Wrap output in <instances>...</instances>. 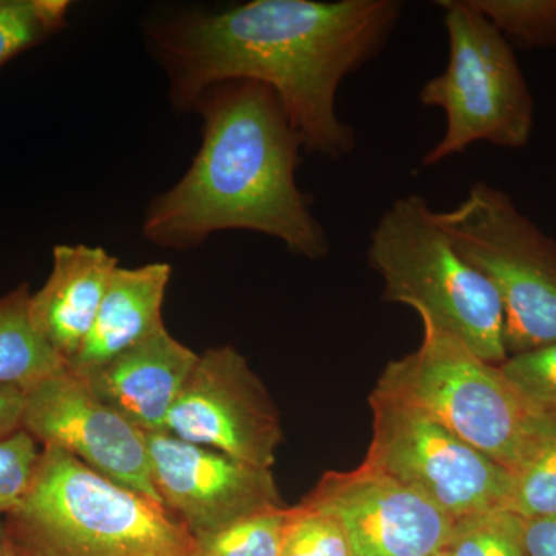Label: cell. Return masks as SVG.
I'll list each match as a JSON object with an SVG mask.
<instances>
[{"label": "cell", "mask_w": 556, "mask_h": 556, "mask_svg": "<svg viewBox=\"0 0 556 556\" xmlns=\"http://www.w3.org/2000/svg\"><path fill=\"white\" fill-rule=\"evenodd\" d=\"M396 0H252L218 13L152 22L148 40L175 109L226 80H252L276 93L311 153L340 160L356 148L340 119L342 80L371 61L396 27Z\"/></svg>", "instance_id": "cell-1"}, {"label": "cell", "mask_w": 556, "mask_h": 556, "mask_svg": "<svg viewBox=\"0 0 556 556\" xmlns=\"http://www.w3.org/2000/svg\"><path fill=\"white\" fill-rule=\"evenodd\" d=\"M192 110L203 121V141L177 185L150 201L146 239L182 251L223 230H252L300 257H327V232L295 177L303 142L276 93L226 80L204 90Z\"/></svg>", "instance_id": "cell-2"}, {"label": "cell", "mask_w": 556, "mask_h": 556, "mask_svg": "<svg viewBox=\"0 0 556 556\" xmlns=\"http://www.w3.org/2000/svg\"><path fill=\"white\" fill-rule=\"evenodd\" d=\"M20 556H189L193 538L163 504L42 447L27 495L0 525Z\"/></svg>", "instance_id": "cell-3"}, {"label": "cell", "mask_w": 556, "mask_h": 556, "mask_svg": "<svg viewBox=\"0 0 556 556\" xmlns=\"http://www.w3.org/2000/svg\"><path fill=\"white\" fill-rule=\"evenodd\" d=\"M420 321L422 343L390 362L376 390L424 409L514 475L556 420L530 407L500 365L477 356L430 318Z\"/></svg>", "instance_id": "cell-4"}, {"label": "cell", "mask_w": 556, "mask_h": 556, "mask_svg": "<svg viewBox=\"0 0 556 556\" xmlns=\"http://www.w3.org/2000/svg\"><path fill=\"white\" fill-rule=\"evenodd\" d=\"M368 262L386 302L430 318L490 364L507 361L495 289L457 254L426 199L409 193L386 208L369 237Z\"/></svg>", "instance_id": "cell-5"}, {"label": "cell", "mask_w": 556, "mask_h": 556, "mask_svg": "<svg viewBox=\"0 0 556 556\" xmlns=\"http://www.w3.org/2000/svg\"><path fill=\"white\" fill-rule=\"evenodd\" d=\"M448 64L420 89L426 108L442 110L445 131L424 156L426 167L477 142L519 149L529 142L535 102L508 40L468 3L442 0Z\"/></svg>", "instance_id": "cell-6"}, {"label": "cell", "mask_w": 556, "mask_h": 556, "mask_svg": "<svg viewBox=\"0 0 556 556\" xmlns=\"http://www.w3.org/2000/svg\"><path fill=\"white\" fill-rule=\"evenodd\" d=\"M439 228L490 281L504 313L507 356L556 343V240L526 217L504 190L475 182Z\"/></svg>", "instance_id": "cell-7"}, {"label": "cell", "mask_w": 556, "mask_h": 556, "mask_svg": "<svg viewBox=\"0 0 556 556\" xmlns=\"http://www.w3.org/2000/svg\"><path fill=\"white\" fill-rule=\"evenodd\" d=\"M364 464L426 497L450 518L507 510L514 475L424 409L372 390Z\"/></svg>", "instance_id": "cell-8"}, {"label": "cell", "mask_w": 556, "mask_h": 556, "mask_svg": "<svg viewBox=\"0 0 556 556\" xmlns=\"http://www.w3.org/2000/svg\"><path fill=\"white\" fill-rule=\"evenodd\" d=\"M166 431L262 468H273L283 441L273 397L232 346L200 354L172 408Z\"/></svg>", "instance_id": "cell-9"}, {"label": "cell", "mask_w": 556, "mask_h": 556, "mask_svg": "<svg viewBox=\"0 0 556 556\" xmlns=\"http://www.w3.org/2000/svg\"><path fill=\"white\" fill-rule=\"evenodd\" d=\"M22 430L75 456L101 477L161 503L148 434L102 402L67 367L24 390Z\"/></svg>", "instance_id": "cell-10"}, {"label": "cell", "mask_w": 556, "mask_h": 556, "mask_svg": "<svg viewBox=\"0 0 556 556\" xmlns=\"http://www.w3.org/2000/svg\"><path fill=\"white\" fill-rule=\"evenodd\" d=\"M148 444L161 503L192 536L283 506L273 468L252 466L167 431L149 433Z\"/></svg>", "instance_id": "cell-11"}, {"label": "cell", "mask_w": 556, "mask_h": 556, "mask_svg": "<svg viewBox=\"0 0 556 556\" xmlns=\"http://www.w3.org/2000/svg\"><path fill=\"white\" fill-rule=\"evenodd\" d=\"M305 500L339 519L351 556H433L447 546L455 522L367 464L328 471Z\"/></svg>", "instance_id": "cell-12"}, {"label": "cell", "mask_w": 556, "mask_h": 556, "mask_svg": "<svg viewBox=\"0 0 556 556\" xmlns=\"http://www.w3.org/2000/svg\"><path fill=\"white\" fill-rule=\"evenodd\" d=\"M199 358L163 328L79 378L139 430L160 433Z\"/></svg>", "instance_id": "cell-13"}, {"label": "cell", "mask_w": 556, "mask_h": 556, "mask_svg": "<svg viewBox=\"0 0 556 556\" xmlns=\"http://www.w3.org/2000/svg\"><path fill=\"white\" fill-rule=\"evenodd\" d=\"M118 258L100 247L58 244L46 283L30 295L33 327L67 365L93 327Z\"/></svg>", "instance_id": "cell-14"}, {"label": "cell", "mask_w": 556, "mask_h": 556, "mask_svg": "<svg viewBox=\"0 0 556 556\" xmlns=\"http://www.w3.org/2000/svg\"><path fill=\"white\" fill-rule=\"evenodd\" d=\"M169 263H149L115 270L89 336L67 368L75 375L118 356L166 328L163 303L169 287Z\"/></svg>", "instance_id": "cell-15"}, {"label": "cell", "mask_w": 556, "mask_h": 556, "mask_svg": "<svg viewBox=\"0 0 556 556\" xmlns=\"http://www.w3.org/2000/svg\"><path fill=\"white\" fill-rule=\"evenodd\" d=\"M30 295L27 283L0 295V386L27 390L67 367L33 327Z\"/></svg>", "instance_id": "cell-16"}, {"label": "cell", "mask_w": 556, "mask_h": 556, "mask_svg": "<svg viewBox=\"0 0 556 556\" xmlns=\"http://www.w3.org/2000/svg\"><path fill=\"white\" fill-rule=\"evenodd\" d=\"M289 507H274L206 535L192 536L189 556H280Z\"/></svg>", "instance_id": "cell-17"}, {"label": "cell", "mask_w": 556, "mask_h": 556, "mask_svg": "<svg viewBox=\"0 0 556 556\" xmlns=\"http://www.w3.org/2000/svg\"><path fill=\"white\" fill-rule=\"evenodd\" d=\"M67 0H0V67L67 25Z\"/></svg>", "instance_id": "cell-18"}, {"label": "cell", "mask_w": 556, "mask_h": 556, "mask_svg": "<svg viewBox=\"0 0 556 556\" xmlns=\"http://www.w3.org/2000/svg\"><path fill=\"white\" fill-rule=\"evenodd\" d=\"M504 38L527 49L556 46V0H468Z\"/></svg>", "instance_id": "cell-19"}, {"label": "cell", "mask_w": 556, "mask_h": 556, "mask_svg": "<svg viewBox=\"0 0 556 556\" xmlns=\"http://www.w3.org/2000/svg\"><path fill=\"white\" fill-rule=\"evenodd\" d=\"M445 551L450 556H527L521 517L492 510L455 519Z\"/></svg>", "instance_id": "cell-20"}, {"label": "cell", "mask_w": 556, "mask_h": 556, "mask_svg": "<svg viewBox=\"0 0 556 556\" xmlns=\"http://www.w3.org/2000/svg\"><path fill=\"white\" fill-rule=\"evenodd\" d=\"M508 511L518 517H556V427L514 473Z\"/></svg>", "instance_id": "cell-21"}, {"label": "cell", "mask_w": 556, "mask_h": 556, "mask_svg": "<svg viewBox=\"0 0 556 556\" xmlns=\"http://www.w3.org/2000/svg\"><path fill=\"white\" fill-rule=\"evenodd\" d=\"M280 556H351L350 541L334 515L303 500L289 507Z\"/></svg>", "instance_id": "cell-22"}, {"label": "cell", "mask_w": 556, "mask_h": 556, "mask_svg": "<svg viewBox=\"0 0 556 556\" xmlns=\"http://www.w3.org/2000/svg\"><path fill=\"white\" fill-rule=\"evenodd\" d=\"M500 368L530 407L556 420V343L507 357Z\"/></svg>", "instance_id": "cell-23"}, {"label": "cell", "mask_w": 556, "mask_h": 556, "mask_svg": "<svg viewBox=\"0 0 556 556\" xmlns=\"http://www.w3.org/2000/svg\"><path fill=\"white\" fill-rule=\"evenodd\" d=\"M40 452L39 442L25 430L0 439V517H7L27 495Z\"/></svg>", "instance_id": "cell-24"}, {"label": "cell", "mask_w": 556, "mask_h": 556, "mask_svg": "<svg viewBox=\"0 0 556 556\" xmlns=\"http://www.w3.org/2000/svg\"><path fill=\"white\" fill-rule=\"evenodd\" d=\"M521 538L527 556H556V517L521 518Z\"/></svg>", "instance_id": "cell-25"}, {"label": "cell", "mask_w": 556, "mask_h": 556, "mask_svg": "<svg viewBox=\"0 0 556 556\" xmlns=\"http://www.w3.org/2000/svg\"><path fill=\"white\" fill-rule=\"evenodd\" d=\"M24 390L13 386H0V439L22 430Z\"/></svg>", "instance_id": "cell-26"}, {"label": "cell", "mask_w": 556, "mask_h": 556, "mask_svg": "<svg viewBox=\"0 0 556 556\" xmlns=\"http://www.w3.org/2000/svg\"><path fill=\"white\" fill-rule=\"evenodd\" d=\"M0 556H20L2 533H0Z\"/></svg>", "instance_id": "cell-27"}, {"label": "cell", "mask_w": 556, "mask_h": 556, "mask_svg": "<svg viewBox=\"0 0 556 556\" xmlns=\"http://www.w3.org/2000/svg\"><path fill=\"white\" fill-rule=\"evenodd\" d=\"M433 556H450L448 552L445 551V547L442 548V551H439L438 554H434Z\"/></svg>", "instance_id": "cell-28"}]
</instances>
